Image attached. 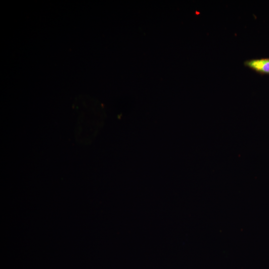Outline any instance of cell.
Returning <instances> with one entry per match:
<instances>
[{"label": "cell", "mask_w": 269, "mask_h": 269, "mask_svg": "<svg viewBox=\"0 0 269 269\" xmlns=\"http://www.w3.org/2000/svg\"><path fill=\"white\" fill-rule=\"evenodd\" d=\"M244 65L258 73L269 74V58L248 60Z\"/></svg>", "instance_id": "obj_1"}]
</instances>
